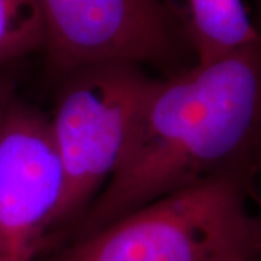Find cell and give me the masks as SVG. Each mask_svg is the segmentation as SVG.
<instances>
[{
	"instance_id": "1",
	"label": "cell",
	"mask_w": 261,
	"mask_h": 261,
	"mask_svg": "<svg viewBox=\"0 0 261 261\" xmlns=\"http://www.w3.org/2000/svg\"><path fill=\"white\" fill-rule=\"evenodd\" d=\"M260 177L261 37L155 79L122 166L75 221L74 240L196 183L255 189Z\"/></svg>"
},
{
	"instance_id": "2",
	"label": "cell",
	"mask_w": 261,
	"mask_h": 261,
	"mask_svg": "<svg viewBox=\"0 0 261 261\" xmlns=\"http://www.w3.org/2000/svg\"><path fill=\"white\" fill-rule=\"evenodd\" d=\"M257 190L211 178L121 216L48 261H261V228L248 199Z\"/></svg>"
},
{
	"instance_id": "3",
	"label": "cell",
	"mask_w": 261,
	"mask_h": 261,
	"mask_svg": "<svg viewBox=\"0 0 261 261\" xmlns=\"http://www.w3.org/2000/svg\"><path fill=\"white\" fill-rule=\"evenodd\" d=\"M154 82L141 65L123 61L65 75L48 118L64 178L51 231L75 224L119 170Z\"/></svg>"
},
{
	"instance_id": "4",
	"label": "cell",
	"mask_w": 261,
	"mask_h": 261,
	"mask_svg": "<svg viewBox=\"0 0 261 261\" xmlns=\"http://www.w3.org/2000/svg\"><path fill=\"white\" fill-rule=\"evenodd\" d=\"M48 64L63 77L99 63L168 67L195 57L183 22L166 0H39ZM196 58V57H195Z\"/></svg>"
},
{
	"instance_id": "5",
	"label": "cell",
	"mask_w": 261,
	"mask_h": 261,
	"mask_svg": "<svg viewBox=\"0 0 261 261\" xmlns=\"http://www.w3.org/2000/svg\"><path fill=\"white\" fill-rule=\"evenodd\" d=\"M63 186L48 118L8 100L0 123V261H35Z\"/></svg>"
},
{
	"instance_id": "6",
	"label": "cell",
	"mask_w": 261,
	"mask_h": 261,
	"mask_svg": "<svg viewBox=\"0 0 261 261\" xmlns=\"http://www.w3.org/2000/svg\"><path fill=\"white\" fill-rule=\"evenodd\" d=\"M173 8L196 63H209L261 37V25L252 20L243 0H180Z\"/></svg>"
},
{
	"instance_id": "7",
	"label": "cell",
	"mask_w": 261,
	"mask_h": 261,
	"mask_svg": "<svg viewBox=\"0 0 261 261\" xmlns=\"http://www.w3.org/2000/svg\"><path fill=\"white\" fill-rule=\"evenodd\" d=\"M39 0H0V64L44 48Z\"/></svg>"
},
{
	"instance_id": "8",
	"label": "cell",
	"mask_w": 261,
	"mask_h": 261,
	"mask_svg": "<svg viewBox=\"0 0 261 261\" xmlns=\"http://www.w3.org/2000/svg\"><path fill=\"white\" fill-rule=\"evenodd\" d=\"M257 206H258V211L255 212V216H257V221H258V224H260V228H261V195H257L254 196V199H252Z\"/></svg>"
},
{
	"instance_id": "9",
	"label": "cell",
	"mask_w": 261,
	"mask_h": 261,
	"mask_svg": "<svg viewBox=\"0 0 261 261\" xmlns=\"http://www.w3.org/2000/svg\"><path fill=\"white\" fill-rule=\"evenodd\" d=\"M6 105H8V100L5 99L3 94H0V123H2V119H3V113H5V109H6Z\"/></svg>"
}]
</instances>
